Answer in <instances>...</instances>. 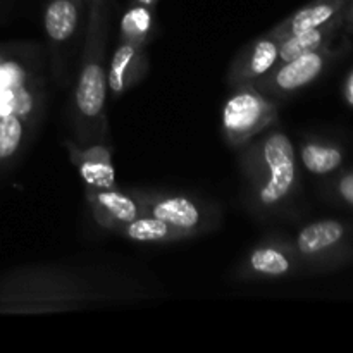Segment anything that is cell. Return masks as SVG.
Listing matches in <instances>:
<instances>
[{
    "label": "cell",
    "instance_id": "obj_12",
    "mask_svg": "<svg viewBox=\"0 0 353 353\" xmlns=\"http://www.w3.org/2000/svg\"><path fill=\"white\" fill-rule=\"evenodd\" d=\"M69 161L78 171L85 186L90 188H110L116 186V169H114L112 152L102 141L79 145L65 141Z\"/></svg>",
    "mask_w": 353,
    "mask_h": 353
},
{
    "label": "cell",
    "instance_id": "obj_18",
    "mask_svg": "<svg viewBox=\"0 0 353 353\" xmlns=\"http://www.w3.org/2000/svg\"><path fill=\"white\" fill-rule=\"evenodd\" d=\"M154 31V7L134 3L121 17L119 41L147 47Z\"/></svg>",
    "mask_w": 353,
    "mask_h": 353
},
{
    "label": "cell",
    "instance_id": "obj_5",
    "mask_svg": "<svg viewBox=\"0 0 353 353\" xmlns=\"http://www.w3.org/2000/svg\"><path fill=\"white\" fill-rule=\"evenodd\" d=\"M141 214L161 219L179 230L190 231L193 236L214 230L219 223V212L214 205L193 195L165 190L131 188Z\"/></svg>",
    "mask_w": 353,
    "mask_h": 353
},
{
    "label": "cell",
    "instance_id": "obj_22",
    "mask_svg": "<svg viewBox=\"0 0 353 353\" xmlns=\"http://www.w3.org/2000/svg\"><path fill=\"white\" fill-rule=\"evenodd\" d=\"M343 28L347 30V33L353 34V0L348 2L343 10Z\"/></svg>",
    "mask_w": 353,
    "mask_h": 353
},
{
    "label": "cell",
    "instance_id": "obj_21",
    "mask_svg": "<svg viewBox=\"0 0 353 353\" xmlns=\"http://www.w3.org/2000/svg\"><path fill=\"white\" fill-rule=\"evenodd\" d=\"M341 92H343L345 103H347L348 107H352V109H353V68L350 69V71H348L347 78H345L343 90H341Z\"/></svg>",
    "mask_w": 353,
    "mask_h": 353
},
{
    "label": "cell",
    "instance_id": "obj_1",
    "mask_svg": "<svg viewBox=\"0 0 353 353\" xmlns=\"http://www.w3.org/2000/svg\"><path fill=\"white\" fill-rule=\"evenodd\" d=\"M150 285L109 269L30 264L0 274V314H59L157 296Z\"/></svg>",
    "mask_w": 353,
    "mask_h": 353
},
{
    "label": "cell",
    "instance_id": "obj_19",
    "mask_svg": "<svg viewBox=\"0 0 353 353\" xmlns=\"http://www.w3.org/2000/svg\"><path fill=\"white\" fill-rule=\"evenodd\" d=\"M26 121L17 116L0 117V168L16 161L26 141Z\"/></svg>",
    "mask_w": 353,
    "mask_h": 353
},
{
    "label": "cell",
    "instance_id": "obj_15",
    "mask_svg": "<svg viewBox=\"0 0 353 353\" xmlns=\"http://www.w3.org/2000/svg\"><path fill=\"white\" fill-rule=\"evenodd\" d=\"M109 233L137 241V243H176V241L186 240V238H193L190 231L179 230V228L171 226V224L155 219L152 216H145V214L130 223L112 228Z\"/></svg>",
    "mask_w": 353,
    "mask_h": 353
},
{
    "label": "cell",
    "instance_id": "obj_17",
    "mask_svg": "<svg viewBox=\"0 0 353 353\" xmlns=\"http://www.w3.org/2000/svg\"><path fill=\"white\" fill-rule=\"evenodd\" d=\"M300 159L310 174L326 176L343 165L345 150L341 145L333 141L310 138L300 148Z\"/></svg>",
    "mask_w": 353,
    "mask_h": 353
},
{
    "label": "cell",
    "instance_id": "obj_7",
    "mask_svg": "<svg viewBox=\"0 0 353 353\" xmlns=\"http://www.w3.org/2000/svg\"><path fill=\"white\" fill-rule=\"evenodd\" d=\"M305 272L302 261L293 248L292 240L271 236L248 250L234 265L233 278L240 281L255 279H283Z\"/></svg>",
    "mask_w": 353,
    "mask_h": 353
},
{
    "label": "cell",
    "instance_id": "obj_2",
    "mask_svg": "<svg viewBox=\"0 0 353 353\" xmlns=\"http://www.w3.org/2000/svg\"><path fill=\"white\" fill-rule=\"evenodd\" d=\"M245 205L255 216L278 212L299 188L296 152L286 133L269 128L240 148Z\"/></svg>",
    "mask_w": 353,
    "mask_h": 353
},
{
    "label": "cell",
    "instance_id": "obj_14",
    "mask_svg": "<svg viewBox=\"0 0 353 353\" xmlns=\"http://www.w3.org/2000/svg\"><path fill=\"white\" fill-rule=\"evenodd\" d=\"M348 2L350 0H312L302 9L293 12L292 16L283 19L279 24H276L268 34L281 41L285 38L293 37V34L312 30V28L321 26V24L333 19L334 16H338L341 10H345Z\"/></svg>",
    "mask_w": 353,
    "mask_h": 353
},
{
    "label": "cell",
    "instance_id": "obj_10",
    "mask_svg": "<svg viewBox=\"0 0 353 353\" xmlns=\"http://www.w3.org/2000/svg\"><path fill=\"white\" fill-rule=\"evenodd\" d=\"M279 61V41L271 34L255 38L245 45L231 61L228 71V83L231 88L254 85L257 79L268 74Z\"/></svg>",
    "mask_w": 353,
    "mask_h": 353
},
{
    "label": "cell",
    "instance_id": "obj_9",
    "mask_svg": "<svg viewBox=\"0 0 353 353\" xmlns=\"http://www.w3.org/2000/svg\"><path fill=\"white\" fill-rule=\"evenodd\" d=\"M85 0H47L43 9V30L52 54V71L57 81L65 76L64 52L81 23Z\"/></svg>",
    "mask_w": 353,
    "mask_h": 353
},
{
    "label": "cell",
    "instance_id": "obj_13",
    "mask_svg": "<svg viewBox=\"0 0 353 353\" xmlns=\"http://www.w3.org/2000/svg\"><path fill=\"white\" fill-rule=\"evenodd\" d=\"M148 72L147 47L119 41L107 71V86L112 97H121L131 86L140 83Z\"/></svg>",
    "mask_w": 353,
    "mask_h": 353
},
{
    "label": "cell",
    "instance_id": "obj_6",
    "mask_svg": "<svg viewBox=\"0 0 353 353\" xmlns=\"http://www.w3.org/2000/svg\"><path fill=\"white\" fill-rule=\"evenodd\" d=\"M292 245L309 272L330 271L353 257L352 228L338 219H321L300 228Z\"/></svg>",
    "mask_w": 353,
    "mask_h": 353
},
{
    "label": "cell",
    "instance_id": "obj_20",
    "mask_svg": "<svg viewBox=\"0 0 353 353\" xmlns=\"http://www.w3.org/2000/svg\"><path fill=\"white\" fill-rule=\"evenodd\" d=\"M330 190L340 202H343L345 205L352 207L353 209V169L352 171L341 172V174L331 183Z\"/></svg>",
    "mask_w": 353,
    "mask_h": 353
},
{
    "label": "cell",
    "instance_id": "obj_3",
    "mask_svg": "<svg viewBox=\"0 0 353 353\" xmlns=\"http://www.w3.org/2000/svg\"><path fill=\"white\" fill-rule=\"evenodd\" d=\"M109 40V9L107 0L88 2V24L78 79L72 93V116L79 145L103 140L107 100L105 48Z\"/></svg>",
    "mask_w": 353,
    "mask_h": 353
},
{
    "label": "cell",
    "instance_id": "obj_23",
    "mask_svg": "<svg viewBox=\"0 0 353 353\" xmlns=\"http://www.w3.org/2000/svg\"><path fill=\"white\" fill-rule=\"evenodd\" d=\"M137 3H141V6H147V7H154L159 0H134Z\"/></svg>",
    "mask_w": 353,
    "mask_h": 353
},
{
    "label": "cell",
    "instance_id": "obj_4",
    "mask_svg": "<svg viewBox=\"0 0 353 353\" xmlns=\"http://www.w3.org/2000/svg\"><path fill=\"white\" fill-rule=\"evenodd\" d=\"M234 93L224 102L221 116L223 138L231 148L240 150L265 130L278 123V103L259 92L254 85L236 86Z\"/></svg>",
    "mask_w": 353,
    "mask_h": 353
},
{
    "label": "cell",
    "instance_id": "obj_24",
    "mask_svg": "<svg viewBox=\"0 0 353 353\" xmlns=\"http://www.w3.org/2000/svg\"><path fill=\"white\" fill-rule=\"evenodd\" d=\"M85 2H86V3H88V2H93V0H85Z\"/></svg>",
    "mask_w": 353,
    "mask_h": 353
},
{
    "label": "cell",
    "instance_id": "obj_11",
    "mask_svg": "<svg viewBox=\"0 0 353 353\" xmlns=\"http://www.w3.org/2000/svg\"><path fill=\"white\" fill-rule=\"evenodd\" d=\"M85 196L92 209L93 219L105 231L141 216L140 205L130 190H121L117 185L110 188L85 186Z\"/></svg>",
    "mask_w": 353,
    "mask_h": 353
},
{
    "label": "cell",
    "instance_id": "obj_16",
    "mask_svg": "<svg viewBox=\"0 0 353 353\" xmlns=\"http://www.w3.org/2000/svg\"><path fill=\"white\" fill-rule=\"evenodd\" d=\"M341 28H343V10L331 21L321 24V26L285 38V40L279 41L278 64L279 62H288L292 59L300 57V55L309 54V52L319 50L323 47H327V45H331V41L334 40V37H336Z\"/></svg>",
    "mask_w": 353,
    "mask_h": 353
},
{
    "label": "cell",
    "instance_id": "obj_8",
    "mask_svg": "<svg viewBox=\"0 0 353 353\" xmlns=\"http://www.w3.org/2000/svg\"><path fill=\"white\" fill-rule=\"evenodd\" d=\"M338 48L331 45L309 52L288 62H279L271 71L254 83L259 92L268 97H286L312 85L321 78L327 65L338 55Z\"/></svg>",
    "mask_w": 353,
    "mask_h": 353
}]
</instances>
